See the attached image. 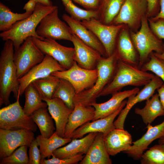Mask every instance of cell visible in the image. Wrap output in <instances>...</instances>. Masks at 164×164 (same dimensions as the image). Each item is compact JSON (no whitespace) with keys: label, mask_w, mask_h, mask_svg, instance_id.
Listing matches in <instances>:
<instances>
[{"label":"cell","mask_w":164,"mask_h":164,"mask_svg":"<svg viewBox=\"0 0 164 164\" xmlns=\"http://www.w3.org/2000/svg\"><path fill=\"white\" fill-rule=\"evenodd\" d=\"M32 12L14 13L8 6L0 2V31L3 32L7 31L17 22L27 18Z\"/></svg>","instance_id":"obj_33"},{"label":"cell","mask_w":164,"mask_h":164,"mask_svg":"<svg viewBox=\"0 0 164 164\" xmlns=\"http://www.w3.org/2000/svg\"><path fill=\"white\" fill-rule=\"evenodd\" d=\"M36 138L33 132L21 129L10 130L0 129L1 159L11 155L18 147H29Z\"/></svg>","instance_id":"obj_12"},{"label":"cell","mask_w":164,"mask_h":164,"mask_svg":"<svg viewBox=\"0 0 164 164\" xmlns=\"http://www.w3.org/2000/svg\"><path fill=\"white\" fill-rule=\"evenodd\" d=\"M19 97L14 103L0 110V128L16 130L27 129L33 132L37 127L30 116L24 112L21 106Z\"/></svg>","instance_id":"obj_6"},{"label":"cell","mask_w":164,"mask_h":164,"mask_svg":"<svg viewBox=\"0 0 164 164\" xmlns=\"http://www.w3.org/2000/svg\"><path fill=\"white\" fill-rule=\"evenodd\" d=\"M51 75L69 81L74 87L76 94L92 87L98 76L96 69L88 70L83 68L75 61L69 69L55 71Z\"/></svg>","instance_id":"obj_11"},{"label":"cell","mask_w":164,"mask_h":164,"mask_svg":"<svg viewBox=\"0 0 164 164\" xmlns=\"http://www.w3.org/2000/svg\"><path fill=\"white\" fill-rule=\"evenodd\" d=\"M103 133L98 132L80 164H111L105 145Z\"/></svg>","instance_id":"obj_26"},{"label":"cell","mask_w":164,"mask_h":164,"mask_svg":"<svg viewBox=\"0 0 164 164\" xmlns=\"http://www.w3.org/2000/svg\"><path fill=\"white\" fill-rule=\"evenodd\" d=\"M24 93L25 101L23 111L27 115L30 116L36 110L42 108H47V104L43 101L32 83L26 88Z\"/></svg>","instance_id":"obj_31"},{"label":"cell","mask_w":164,"mask_h":164,"mask_svg":"<svg viewBox=\"0 0 164 164\" xmlns=\"http://www.w3.org/2000/svg\"><path fill=\"white\" fill-rule=\"evenodd\" d=\"M149 60L145 63L141 69L145 71H149L159 77L164 83V60L155 56L152 53Z\"/></svg>","instance_id":"obj_37"},{"label":"cell","mask_w":164,"mask_h":164,"mask_svg":"<svg viewBox=\"0 0 164 164\" xmlns=\"http://www.w3.org/2000/svg\"><path fill=\"white\" fill-rule=\"evenodd\" d=\"M157 90L159 100L164 109V83L162 86Z\"/></svg>","instance_id":"obj_46"},{"label":"cell","mask_w":164,"mask_h":164,"mask_svg":"<svg viewBox=\"0 0 164 164\" xmlns=\"http://www.w3.org/2000/svg\"><path fill=\"white\" fill-rule=\"evenodd\" d=\"M82 153H79L70 157L60 159L52 155L51 159H41L40 164H75L80 162L84 155Z\"/></svg>","instance_id":"obj_39"},{"label":"cell","mask_w":164,"mask_h":164,"mask_svg":"<svg viewBox=\"0 0 164 164\" xmlns=\"http://www.w3.org/2000/svg\"><path fill=\"white\" fill-rule=\"evenodd\" d=\"M14 50L13 60L18 79L41 62L45 55L34 43L31 36Z\"/></svg>","instance_id":"obj_7"},{"label":"cell","mask_w":164,"mask_h":164,"mask_svg":"<svg viewBox=\"0 0 164 164\" xmlns=\"http://www.w3.org/2000/svg\"><path fill=\"white\" fill-rule=\"evenodd\" d=\"M71 42L74 49V61L83 68L88 70L96 69L97 62L102 56L100 53L74 34H72Z\"/></svg>","instance_id":"obj_16"},{"label":"cell","mask_w":164,"mask_h":164,"mask_svg":"<svg viewBox=\"0 0 164 164\" xmlns=\"http://www.w3.org/2000/svg\"><path fill=\"white\" fill-rule=\"evenodd\" d=\"M47 108H42L35 111L30 116L40 130L41 135L49 138L56 130L51 116Z\"/></svg>","instance_id":"obj_29"},{"label":"cell","mask_w":164,"mask_h":164,"mask_svg":"<svg viewBox=\"0 0 164 164\" xmlns=\"http://www.w3.org/2000/svg\"><path fill=\"white\" fill-rule=\"evenodd\" d=\"M151 29L159 39L164 40V19H159L153 20L148 18ZM164 46V43H163Z\"/></svg>","instance_id":"obj_40"},{"label":"cell","mask_w":164,"mask_h":164,"mask_svg":"<svg viewBox=\"0 0 164 164\" xmlns=\"http://www.w3.org/2000/svg\"><path fill=\"white\" fill-rule=\"evenodd\" d=\"M155 76L142 70L138 66L118 60L113 79L104 88L100 96L112 94L127 86L136 87L145 86Z\"/></svg>","instance_id":"obj_4"},{"label":"cell","mask_w":164,"mask_h":164,"mask_svg":"<svg viewBox=\"0 0 164 164\" xmlns=\"http://www.w3.org/2000/svg\"><path fill=\"white\" fill-rule=\"evenodd\" d=\"M36 138L29 145V164H40L41 155Z\"/></svg>","instance_id":"obj_41"},{"label":"cell","mask_w":164,"mask_h":164,"mask_svg":"<svg viewBox=\"0 0 164 164\" xmlns=\"http://www.w3.org/2000/svg\"><path fill=\"white\" fill-rule=\"evenodd\" d=\"M60 80L59 78L51 74L36 80L32 83L44 101L45 99L53 98Z\"/></svg>","instance_id":"obj_32"},{"label":"cell","mask_w":164,"mask_h":164,"mask_svg":"<svg viewBox=\"0 0 164 164\" xmlns=\"http://www.w3.org/2000/svg\"><path fill=\"white\" fill-rule=\"evenodd\" d=\"M88 10L97 11L100 0H71Z\"/></svg>","instance_id":"obj_43"},{"label":"cell","mask_w":164,"mask_h":164,"mask_svg":"<svg viewBox=\"0 0 164 164\" xmlns=\"http://www.w3.org/2000/svg\"><path fill=\"white\" fill-rule=\"evenodd\" d=\"M62 18L70 27L74 34L87 45L100 53L103 57H106L105 49L102 43L95 35L79 21L70 15L63 14Z\"/></svg>","instance_id":"obj_18"},{"label":"cell","mask_w":164,"mask_h":164,"mask_svg":"<svg viewBox=\"0 0 164 164\" xmlns=\"http://www.w3.org/2000/svg\"><path fill=\"white\" fill-rule=\"evenodd\" d=\"M95 115V108L92 106L75 105L66 126L63 138H70L75 130L85 123L92 121Z\"/></svg>","instance_id":"obj_24"},{"label":"cell","mask_w":164,"mask_h":164,"mask_svg":"<svg viewBox=\"0 0 164 164\" xmlns=\"http://www.w3.org/2000/svg\"><path fill=\"white\" fill-rule=\"evenodd\" d=\"M58 8L56 5L47 6L37 3L32 14L27 18L19 21L9 30L2 32L0 37L3 40L12 41L14 50L17 49L29 37H35L42 40L36 33V28L42 19Z\"/></svg>","instance_id":"obj_3"},{"label":"cell","mask_w":164,"mask_h":164,"mask_svg":"<svg viewBox=\"0 0 164 164\" xmlns=\"http://www.w3.org/2000/svg\"><path fill=\"white\" fill-rule=\"evenodd\" d=\"M32 38L35 45L45 55L52 57L65 70L72 66L74 62V48L63 46L50 38H45L43 40L35 37H32Z\"/></svg>","instance_id":"obj_13"},{"label":"cell","mask_w":164,"mask_h":164,"mask_svg":"<svg viewBox=\"0 0 164 164\" xmlns=\"http://www.w3.org/2000/svg\"><path fill=\"white\" fill-rule=\"evenodd\" d=\"M139 91L138 87L132 89L118 91L112 94L111 97L108 101L101 103L96 102L91 106L95 108V115L92 121L103 118L112 114L121 106L123 101L130 96L136 94Z\"/></svg>","instance_id":"obj_19"},{"label":"cell","mask_w":164,"mask_h":164,"mask_svg":"<svg viewBox=\"0 0 164 164\" xmlns=\"http://www.w3.org/2000/svg\"><path fill=\"white\" fill-rule=\"evenodd\" d=\"M44 101L46 103L49 112L55 122L56 132L63 138L66 126L73 109L69 108L57 97L45 99Z\"/></svg>","instance_id":"obj_23"},{"label":"cell","mask_w":164,"mask_h":164,"mask_svg":"<svg viewBox=\"0 0 164 164\" xmlns=\"http://www.w3.org/2000/svg\"><path fill=\"white\" fill-rule=\"evenodd\" d=\"M125 0H100L97 11L99 20L102 23L111 25L117 15Z\"/></svg>","instance_id":"obj_30"},{"label":"cell","mask_w":164,"mask_h":164,"mask_svg":"<svg viewBox=\"0 0 164 164\" xmlns=\"http://www.w3.org/2000/svg\"><path fill=\"white\" fill-rule=\"evenodd\" d=\"M116 50L119 60L138 66L137 52L131 39L130 30L125 25L118 34Z\"/></svg>","instance_id":"obj_20"},{"label":"cell","mask_w":164,"mask_h":164,"mask_svg":"<svg viewBox=\"0 0 164 164\" xmlns=\"http://www.w3.org/2000/svg\"><path fill=\"white\" fill-rule=\"evenodd\" d=\"M66 11L74 19L79 21L88 20L92 18L99 20L97 11L88 10L81 9L75 5L71 0H61Z\"/></svg>","instance_id":"obj_35"},{"label":"cell","mask_w":164,"mask_h":164,"mask_svg":"<svg viewBox=\"0 0 164 164\" xmlns=\"http://www.w3.org/2000/svg\"><path fill=\"white\" fill-rule=\"evenodd\" d=\"M98 133L91 132L83 138L72 139L67 145L54 151L52 155L56 158L62 159L70 157L79 153L85 155Z\"/></svg>","instance_id":"obj_25"},{"label":"cell","mask_w":164,"mask_h":164,"mask_svg":"<svg viewBox=\"0 0 164 164\" xmlns=\"http://www.w3.org/2000/svg\"><path fill=\"white\" fill-rule=\"evenodd\" d=\"M14 48L12 41H5L0 56V105L10 104L11 93L16 100L20 95L17 69L14 62Z\"/></svg>","instance_id":"obj_1"},{"label":"cell","mask_w":164,"mask_h":164,"mask_svg":"<svg viewBox=\"0 0 164 164\" xmlns=\"http://www.w3.org/2000/svg\"><path fill=\"white\" fill-rule=\"evenodd\" d=\"M158 142L159 144H164V136L159 139Z\"/></svg>","instance_id":"obj_49"},{"label":"cell","mask_w":164,"mask_h":164,"mask_svg":"<svg viewBox=\"0 0 164 164\" xmlns=\"http://www.w3.org/2000/svg\"><path fill=\"white\" fill-rule=\"evenodd\" d=\"M37 3H40L43 5L51 6L53 5V3L51 0H35Z\"/></svg>","instance_id":"obj_47"},{"label":"cell","mask_w":164,"mask_h":164,"mask_svg":"<svg viewBox=\"0 0 164 164\" xmlns=\"http://www.w3.org/2000/svg\"><path fill=\"white\" fill-rule=\"evenodd\" d=\"M65 70L52 57L45 55L43 61L18 79L20 96L24 93L27 87L34 81L49 76L53 72Z\"/></svg>","instance_id":"obj_14"},{"label":"cell","mask_w":164,"mask_h":164,"mask_svg":"<svg viewBox=\"0 0 164 164\" xmlns=\"http://www.w3.org/2000/svg\"><path fill=\"white\" fill-rule=\"evenodd\" d=\"M130 33L132 41L138 54L139 68H141L148 61L150 55L153 51L158 53L163 52V43L152 31L146 15L142 18L139 30L135 32L130 30Z\"/></svg>","instance_id":"obj_5"},{"label":"cell","mask_w":164,"mask_h":164,"mask_svg":"<svg viewBox=\"0 0 164 164\" xmlns=\"http://www.w3.org/2000/svg\"><path fill=\"white\" fill-rule=\"evenodd\" d=\"M80 22L99 40L105 49L106 57L111 56L115 50L118 34L125 25H106L94 18Z\"/></svg>","instance_id":"obj_10"},{"label":"cell","mask_w":164,"mask_h":164,"mask_svg":"<svg viewBox=\"0 0 164 164\" xmlns=\"http://www.w3.org/2000/svg\"><path fill=\"white\" fill-rule=\"evenodd\" d=\"M160 10L158 13L155 17L150 18L155 20L159 19H164V0H160Z\"/></svg>","instance_id":"obj_45"},{"label":"cell","mask_w":164,"mask_h":164,"mask_svg":"<svg viewBox=\"0 0 164 164\" xmlns=\"http://www.w3.org/2000/svg\"><path fill=\"white\" fill-rule=\"evenodd\" d=\"M76 94L74 87L69 81L60 79L53 98L57 97L60 99L69 108L73 109L75 107L73 99Z\"/></svg>","instance_id":"obj_34"},{"label":"cell","mask_w":164,"mask_h":164,"mask_svg":"<svg viewBox=\"0 0 164 164\" xmlns=\"http://www.w3.org/2000/svg\"><path fill=\"white\" fill-rule=\"evenodd\" d=\"M36 32L43 39L49 38L71 41L72 36L69 26L59 19L58 7L42 19Z\"/></svg>","instance_id":"obj_9"},{"label":"cell","mask_w":164,"mask_h":164,"mask_svg":"<svg viewBox=\"0 0 164 164\" xmlns=\"http://www.w3.org/2000/svg\"><path fill=\"white\" fill-rule=\"evenodd\" d=\"M135 112L141 117L146 125L151 124L157 117L164 116V109L157 93L146 100L143 108H136Z\"/></svg>","instance_id":"obj_27"},{"label":"cell","mask_w":164,"mask_h":164,"mask_svg":"<svg viewBox=\"0 0 164 164\" xmlns=\"http://www.w3.org/2000/svg\"><path fill=\"white\" fill-rule=\"evenodd\" d=\"M147 128L146 133L140 139L132 142L130 148L124 152L135 160H140L144 152L153 141L164 136V120L154 126L148 124Z\"/></svg>","instance_id":"obj_17"},{"label":"cell","mask_w":164,"mask_h":164,"mask_svg":"<svg viewBox=\"0 0 164 164\" xmlns=\"http://www.w3.org/2000/svg\"><path fill=\"white\" fill-rule=\"evenodd\" d=\"M147 10L146 0H125L111 25L124 24L130 30L136 32L140 27L142 18L147 15Z\"/></svg>","instance_id":"obj_8"},{"label":"cell","mask_w":164,"mask_h":164,"mask_svg":"<svg viewBox=\"0 0 164 164\" xmlns=\"http://www.w3.org/2000/svg\"><path fill=\"white\" fill-rule=\"evenodd\" d=\"M140 160L142 164H164V144L151 147L143 153Z\"/></svg>","instance_id":"obj_36"},{"label":"cell","mask_w":164,"mask_h":164,"mask_svg":"<svg viewBox=\"0 0 164 164\" xmlns=\"http://www.w3.org/2000/svg\"><path fill=\"white\" fill-rule=\"evenodd\" d=\"M127 101L124 100L120 107L114 112L105 117L92 122H88L76 129L70 136L72 139L80 138L86 134L93 132H101L105 136L116 128L114 120L126 106Z\"/></svg>","instance_id":"obj_15"},{"label":"cell","mask_w":164,"mask_h":164,"mask_svg":"<svg viewBox=\"0 0 164 164\" xmlns=\"http://www.w3.org/2000/svg\"><path fill=\"white\" fill-rule=\"evenodd\" d=\"M28 146L23 145L14 151L9 155L1 159L0 164H29Z\"/></svg>","instance_id":"obj_38"},{"label":"cell","mask_w":164,"mask_h":164,"mask_svg":"<svg viewBox=\"0 0 164 164\" xmlns=\"http://www.w3.org/2000/svg\"><path fill=\"white\" fill-rule=\"evenodd\" d=\"M37 2L35 0H29L24 5L23 9L26 12H33L35 10Z\"/></svg>","instance_id":"obj_44"},{"label":"cell","mask_w":164,"mask_h":164,"mask_svg":"<svg viewBox=\"0 0 164 164\" xmlns=\"http://www.w3.org/2000/svg\"><path fill=\"white\" fill-rule=\"evenodd\" d=\"M153 54L157 57L164 60V50L163 52L161 53L153 52Z\"/></svg>","instance_id":"obj_48"},{"label":"cell","mask_w":164,"mask_h":164,"mask_svg":"<svg viewBox=\"0 0 164 164\" xmlns=\"http://www.w3.org/2000/svg\"><path fill=\"white\" fill-rule=\"evenodd\" d=\"M41 155V160L47 158L50 159L56 149L69 143L71 138H64L60 136L55 131L49 138L43 137L41 135L36 138Z\"/></svg>","instance_id":"obj_28"},{"label":"cell","mask_w":164,"mask_h":164,"mask_svg":"<svg viewBox=\"0 0 164 164\" xmlns=\"http://www.w3.org/2000/svg\"><path fill=\"white\" fill-rule=\"evenodd\" d=\"M7 0V1H10V0Z\"/></svg>","instance_id":"obj_50"},{"label":"cell","mask_w":164,"mask_h":164,"mask_svg":"<svg viewBox=\"0 0 164 164\" xmlns=\"http://www.w3.org/2000/svg\"><path fill=\"white\" fill-rule=\"evenodd\" d=\"M105 146L110 155L114 156L128 149L132 145L131 134L124 129L115 128L104 137Z\"/></svg>","instance_id":"obj_21"},{"label":"cell","mask_w":164,"mask_h":164,"mask_svg":"<svg viewBox=\"0 0 164 164\" xmlns=\"http://www.w3.org/2000/svg\"><path fill=\"white\" fill-rule=\"evenodd\" d=\"M118 60L116 50L111 56L101 57L96 66L98 76L95 83L91 87L76 94L73 99L74 105L88 106L96 102L97 98L113 79Z\"/></svg>","instance_id":"obj_2"},{"label":"cell","mask_w":164,"mask_h":164,"mask_svg":"<svg viewBox=\"0 0 164 164\" xmlns=\"http://www.w3.org/2000/svg\"><path fill=\"white\" fill-rule=\"evenodd\" d=\"M147 4V16L148 18L155 16L160 10V0H146Z\"/></svg>","instance_id":"obj_42"},{"label":"cell","mask_w":164,"mask_h":164,"mask_svg":"<svg viewBox=\"0 0 164 164\" xmlns=\"http://www.w3.org/2000/svg\"><path fill=\"white\" fill-rule=\"evenodd\" d=\"M163 81L155 75L154 77L144 88L136 94L129 97L125 107L123 109L117 118L120 122H125L126 118L132 107L137 103L149 99L153 94L155 91L160 87L163 84Z\"/></svg>","instance_id":"obj_22"}]
</instances>
